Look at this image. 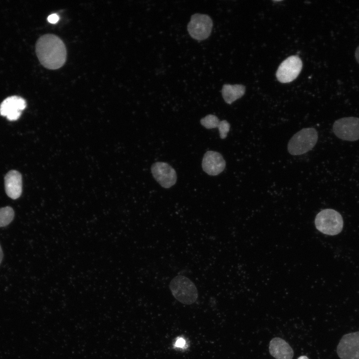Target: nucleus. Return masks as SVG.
<instances>
[{
    "label": "nucleus",
    "mask_w": 359,
    "mask_h": 359,
    "mask_svg": "<svg viewBox=\"0 0 359 359\" xmlns=\"http://www.w3.org/2000/svg\"><path fill=\"white\" fill-rule=\"evenodd\" d=\"M337 352L341 359H359V331L344 335Z\"/></svg>",
    "instance_id": "obj_7"
},
{
    "label": "nucleus",
    "mask_w": 359,
    "mask_h": 359,
    "mask_svg": "<svg viewBox=\"0 0 359 359\" xmlns=\"http://www.w3.org/2000/svg\"><path fill=\"white\" fill-rule=\"evenodd\" d=\"M200 122L203 127L208 129L216 127L218 129L221 123V121H220L216 116L211 114L208 115L201 119Z\"/></svg>",
    "instance_id": "obj_16"
},
{
    "label": "nucleus",
    "mask_w": 359,
    "mask_h": 359,
    "mask_svg": "<svg viewBox=\"0 0 359 359\" xmlns=\"http://www.w3.org/2000/svg\"><path fill=\"white\" fill-rule=\"evenodd\" d=\"M169 288L178 301L185 305L194 303L198 298V291L194 284L182 275L175 277L170 282Z\"/></svg>",
    "instance_id": "obj_2"
},
{
    "label": "nucleus",
    "mask_w": 359,
    "mask_h": 359,
    "mask_svg": "<svg viewBox=\"0 0 359 359\" xmlns=\"http://www.w3.org/2000/svg\"><path fill=\"white\" fill-rule=\"evenodd\" d=\"M4 186L6 194L15 199L18 198L22 192V177L15 170L9 171L4 177Z\"/></svg>",
    "instance_id": "obj_12"
},
{
    "label": "nucleus",
    "mask_w": 359,
    "mask_h": 359,
    "mask_svg": "<svg viewBox=\"0 0 359 359\" xmlns=\"http://www.w3.org/2000/svg\"><path fill=\"white\" fill-rule=\"evenodd\" d=\"M185 344L184 340L182 338H180L176 342L175 346L177 348H182Z\"/></svg>",
    "instance_id": "obj_18"
},
{
    "label": "nucleus",
    "mask_w": 359,
    "mask_h": 359,
    "mask_svg": "<svg viewBox=\"0 0 359 359\" xmlns=\"http://www.w3.org/2000/svg\"><path fill=\"white\" fill-rule=\"evenodd\" d=\"M333 131L339 139L354 142L359 140V118L344 117L335 121Z\"/></svg>",
    "instance_id": "obj_5"
},
{
    "label": "nucleus",
    "mask_w": 359,
    "mask_h": 359,
    "mask_svg": "<svg viewBox=\"0 0 359 359\" xmlns=\"http://www.w3.org/2000/svg\"><path fill=\"white\" fill-rule=\"evenodd\" d=\"M2 258H3V252H2V250L1 246L0 245V264L2 260Z\"/></svg>",
    "instance_id": "obj_20"
},
{
    "label": "nucleus",
    "mask_w": 359,
    "mask_h": 359,
    "mask_svg": "<svg viewBox=\"0 0 359 359\" xmlns=\"http://www.w3.org/2000/svg\"><path fill=\"white\" fill-rule=\"evenodd\" d=\"M26 103L24 99L17 96L5 99L0 105V114L10 121L17 120L21 111L25 109Z\"/></svg>",
    "instance_id": "obj_10"
},
{
    "label": "nucleus",
    "mask_w": 359,
    "mask_h": 359,
    "mask_svg": "<svg viewBox=\"0 0 359 359\" xmlns=\"http://www.w3.org/2000/svg\"><path fill=\"white\" fill-rule=\"evenodd\" d=\"M318 139V132L315 128H303L290 139L287 146L288 151L294 156L305 154L314 147Z\"/></svg>",
    "instance_id": "obj_3"
},
{
    "label": "nucleus",
    "mask_w": 359,
    "mask_h": 359,
    "mask_svg": "<svg viewBox=\"0 0 359 359\" xmlns=\"http://www.w3.org/2000/svg\"><path fill=\"white\" fill-rule=\"evenodd\" d=\"M35 50L39 61L47 69H58L66 61L65 46L55 35L47 34L40 37L36 42Z\"/></svg>",
    "instance_id": "obj_1"
},
{
    "label": "nucleus",
    "mask_w": 359,
    "mask_h": 359,
    "mask_svg": "<svg viewBox=\"0 0 359 359\" xmlns=\"http://www.w3.org/2000/svg\"><path fill=\"white\" fill-rule=\"evenodd\" d=\"M298 359H309V358L305 356H302L298 358Z\"/></svg>",
    "instance_id": "obj_21"
},
{
    "label": "nucleus",
    "mask_w": 359,
    "mask_h": 359,
    "mask_svg": "<svg viewBox=\"0 0 359 359\" xmlns=\"http://www.w3.org/2000/svg\"><path fill=\"white\" fill-rule=\"evenodd\" d=\"M151 172L156 180L163 187L169 188L177 181V174L175 169L169 164L158 162L151 166Z\"/></svg>",
    "instance_id": "obj_9"
},
{
    "label": "nucleus",
    "mask_w": 359,
    "mask_h": 359,
    "mask_svg": "<svg viewBox=\"0 0 359 359\" xmlns=\"http://www.w3.org/2000/svg\"><path fill=\"white\" fill-rule=\"evenodd\" d=\"M355 56L357 62L359 64V45L357 47L355 50Z\"/></svg>",
    "instance_id": "obj_19"
},
{
    "label": "nucleus",
    "mask_w": 359,
    "mask_h": 359,
    "mask_svg": "<svg viewBox=\"0 0 359 359\" xmlns=\"http://www.w3.org/2000/svg\"><path fill=\"white\" fill-rule=\"evenodd\" d=\"M269 352L276 359H292L294 352L290 345L279 338L272 339L269 344Z\"/></svg>",
    "instance_id": "obj_13"
},
{
    "label": "nucleus",
    "mask_w": 359,
    "mask_h": 359,
    "mask_svg": "<svg viewBox=\"0 0 359 359\" xmlns=\"http://www.w3.org/2000/svg\"><path fill=\"white\" fill-rule=\"evenodd\" d=\"M59 16L56 13H53L49 15L47 17L48 21L50 23H56L59 20Z\"/></svg>",
    "instance_id": "obj_17"
},
{
    "label": "nucleus",
    "mask_w": 359,
    "mask_h": 359,
    "mask_svg": "<svg viewBox=\"0 0 359 359\" xmlns=\"http://www.w3.org/2000/svg\"><path fill=\"white\" fill-rule=\"evenodd\" d=\"M226 163L221 154L213 151H207L202 161L204 172L210 176H216L223 171Z\"/></svg>",
    "instance_id": "obj_11"
},
{
    "label": "nucleus",
    "mask_w": 359,
    "mask_h": 359,
    "mask_svg": "<svg viewBox=\"0 0 359 359\" xmlns=\"http://www.w3.org/2000/svg\"><path fill=\"white\" fill-rule=\"evenodd\" d=\"M245 91V87L242 85L224 84L222 89V95L225 102L230 104L241 98Z\"/></svg>",
    "instance_id": "obj_14"
},
{
    "label": "nucleus",
    "mask_w": 359,
    "mask_h": 359,
    "mask_svg": "<svg viewBox=\"0 0 359 359\" xmlns=\"http://www.w3.org/2000/svg\"><path fill=\"white\" fill-rule=\"evenodd\" d=\"M14 212L12 207L5 206L0 208V227L5 226L13 220Z\"/></svg>",
    "instance_id": "obj_15"
},
{
    "label": "nucleus",
    "mask_w": 359,
    "mask_h": 359,
    "mask_svg": "<svg viewBox=\"0 0 359 359\" xmlns=\"http://www.w3.org/2000/svg\"><path fill=\"white\" fill-rule=\"evenodd\" d=\"M303 64L300 58L292 55L284 60L279 65L276 77L281 83H289L295 79L300 73Z\"/></svg>",
    "instance_id": "obj_8"
},
{
    "label": "nucleus",
    "mask_w": 359,
    "mask_h": 359,
    "mask_svg": "<svg viewBox=\"0 0 359 359\" xmlns=\"http://www.w3.org/2000/svg\"><path fill=\"white\" fill-rule=\"evenodd\" d=\"M212 21L207 14L195 13L191 15L187 24V31L190 36L197 40L207 38L210 35Z\"/></svg>",
    "instance_id": "obj_6"
},
{
    "label": "nucleus",
    "mask_w": 359,
    "mask_h": 359,
    "mask_svg": "<svg viewBox=\"0 0 359 359\" xmlns=\"http://www.w3.org/2000/svg\"><path fill=\"white\" fill-rule=\"evenodd\" d=\"M315 224L321 232L326 235H335L342 231L344 221L339 212L327 208L321 210L317 214Z\"/></svg>",
    "instance_id": "obj_4"
}]
</instances>
